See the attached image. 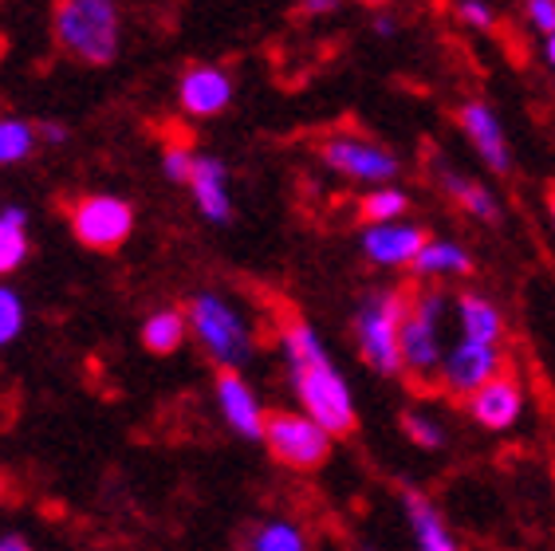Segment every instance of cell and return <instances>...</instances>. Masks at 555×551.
<instances>
[{
  "mask_svg": "<svg viewBox=\"0 0 555 551\" xmlns=\"http://www.w3.org/2000/svg\"><path fill=\"white\" fill-rule=\"evenodd\" d=\"M280 355H284V367H288V382L296 390L299 413H308L311 422L323 425L332 437H351L354 425H359L351 386L335 367L323 335L296 311H288L284 323H280Z\"/></svg>",
  "mask_w": 555,
  "mask_h": 551,
  "instance_id": "obj_1",
  "label": "cell"
},
{
  "mask_svg": "<svg viewBox=\"0 0 555 551\" xmlns=\"http://www.w3.org/2000/svg\"><path fill=\"white\" fill-rule=\"evenodd\" d=\"M52 40L83 67H111L122 48V16L115 0H55Z\"/></svg>",
  "mask_w": 555,
  "mask_h": 551,
  "instance_id": "obj_2",
  "label": "cell"
},
{
  "mask_svg": "<svg viewBox=\"0 0 555 551\" xmlns=\"http://www.w3.org/2000/svg\"><path fill=\"white\" fill-rule=\"evenodd\" d=\"M406 287H374L354 308V347L359 359L383 379L402 374V323H406Z\"/></svg>",
  "mask_w": 555,
  "mask_h": 551,
  "instance_id": "obj_3",
  "label": "cell"
},
{
  "mask_svg": "<svg viewBox=\"0 0 555 551\" xmlns=\"http://www.w3.org/2000/svg\"><path fill=\"white\" fill-rule=\"evenodd\" d=\"M185 323L197 347L217 362V371H241L257 355V335L245 311L221 292H197L185 304Z\"/></svg>",
  "mask_w": 555,
  "mask_h": 551,
  "instance_id": "obj_4",
  "label": "cell"
},
{
  "mask_svg": "<svg viewBox=\"0 0 555 551\" xmlns=\"http://www.w3.org/2000/svg\"><path fill=\"white\" fill-rule=\"evenodd\" d=\"M446 308L449 299L438 287L410 292L406 323H402V374L417 386L438 382L441 359H446Z\"/></svg>",
  "mask_w": 555,
  "mask_h": 551,
  "instance_id": "obj_5",
  "label": "cell"
},
{
  "mask_svg": "<svg viewBox=\"0 0 555 551\" xmlns=\"http://www.w3.org/2000/svg\"><path fill=\"white\" fill-rule=\"evenodd\" d=\"M260 441H264L268 457H272L276 465L296 469V473H315V469H323L335 446V437L299 410L268 413L264 437H260Z\"/></svg>",
  "mask_w": 555,
  "mask_h": 551,
  "instance_id": "obj_6",
  "label": "cell"
},
{
  "mask_svg": "<svg viewBox=\"0 0 555 551\" xmlns=\"http://www.w3.org/2000/svg\"><path fill=\"white\" fill-rule=\"evenodd\" d=\"M67 225L83 248L115 253L134 233V205L115 193H83L67 205Z\"/></svg>",
  "mask_w": 555,
  "mask_h": 551,
  "instance_id": "obj_7",
  "label": "cell"
},
{
  "mask_svg": "<svg viewBox=\"0 0 555 551\" xmlns=\"http://www.w3.org/2000/svg\"><path fill=\"white\" fill-rule=\"evenodd\" d=\"M320 162L327 166L332 174L347 181H359V185H390L398 178V154L395 150H386L383 142H371V138H359V134H332L320 142Z\"/></svg>",
  "mask_w": 555,
  "mask_h": 551,
  "instance_id": "obj_8",
  "label": "cell"
},
{
  "mask_svg": "<svg viewBox=\"0 0 555 551\" xmlns=\"http://www.w3.org/2000/svg\"><path fill=\"white\" fill-rule=\"evenodd\" d=\"M496 374H504V350L489 347V343H473V339H457L453 347H446V359H441L438 371V386L449 398H469L492 382Z\"/></svg>",
  "mask_w": 555,
  "mask_h": 551,
  "instance_id": "obj_9",
  "label": "cell"
},
{
  "mask_svg": "<svg viewBox=\"0 0 555 551\" xmlns=\"http://www.w3.org/2000/svg\"><path fill=\"white\" fill-rule=\"evenodd\" d=\"M457 127H461V134L469 138V146L477 150V158H481L492 174L513 170V142H508L504 118L496 115L485 99H465V103L457 106Z\"/></svg>",
  "mask_w": 555,
  "mask_h": 551,
  "instance_id": "obj_10",
  "label": "cell"
},
{
  "mask_svg": "<svg viewBox=\"0 0 555 551\" xmlns=\"http://www.w3.org/2000/svg\"><path fill=\"white\" fill-rule=\"evenodd\" d=\"M214 398L221 410L224 425L245 441H260L264 437V418L268 410L260 406L257 390L248 386V379L241 371H217L214 374Z\"/></svg>",
  "mask_w": 555,
  "mask_h": 551,
  "instance_id": "obj_11",
  "label": "cell"
},
{
  "mask_svg": "<svg viewBox=\"0 0 555 551\" xmlns=\"http://www.w3.org/2000/svg\"><path fill=\"white\" fill-rule=\"evenodd\" d=\"M426 241H429L426 229L410 221L363 225V233H359V248L378 268H414L417 253L426 248Z\"/></svg>",
  "mask_w": 555,
  "mask_h": 551,
  "instance_id": "obj_12",
  "label": "cell"
},
{
  "mask_svg": "<svg viewBox=\"0 0 555 551\" xmlns=\"http://www.w3.org/2000/svg\"><path fill=\"white\" fill-rule=\"evenodd\" d=\"M236 87L233 75L217 64H193L178 79V106H182L190 118H214L221 111H229Z\"/></svg>",
  "mask_w": 555,
  "mask_h": 551,
  "instance_id": "obj_13",
  "label": "cell"
},
{
  "mask_svg": "<svg viewBox=\"0 0 555 551\" xmlns=\"http://www.w3.org/2000/svg\"><path fill=\"white\" fill-rule=\"evenodd\" d=\"M461 406H465V413H469L481 430H489V434H504V430H513V425L520 422L524 390L513 374H496V379L485 382L481 390L469 394Z\"/></svg>",
  "mask_w": 555,
  "mask_h": 551,
  "instance_id": "obj_14",
  "label": "cell"
},
{
  "mask_svg": "<svg viewBox=\"0 0 555 551\" xmlns=\"http://www.w3.org/2000/svg\"><path fill=\"white\" fill-rule=\"evenodd\" d=\"M190 193L193 205L202 209L209 225H229L233 221V190H229V166L214 154H197L190 174Z\"/></svg>",
  "mask_w": 555,
  "mask_h": 551,
  "instance_id": "obj_15",
  "label": "cell"
},
{
  "mask_svg": "<svg viewBox=\"0 0 555 551\" xmlns=\"http://www.w3.org/2000/svg\"><path fill=\"white\" fill-rule=\"evenodd\" d=\"M402 509H406L417 551H461V543L453 540L449 524L441 520L438 504H434L422 488H406V492H402Z\"/></svg>",
  "mask_w": 555,
  "mask_h": 551,
  "instance_id": "obj_16",
  "label": "cell"
},
{
  "mask_svg": "<svg viewBox=\"0 0 555 551\" xmlns=\"http://www.w3.org/2000/svg\"><path fill=\"white\" fill-rule=\"evenodd\" d=\"M453 316H457L461 339L501 347V339H504V311L496 308L489 296H481V292H461V296L453 299Z\"/></svg>",
  "mask_w": 555,
  "mask_h": 551,
  "instance_id": "obj_17",
  "label": "cell"
},
{
  "mask_svg": "<svg viewBox=\"0 0 555 551\" xmlns=\"http://www.w3.org/2000/svg\"><path fill=\"white\" fill-rule=\"evenodd\" d=\"M236 551H311V536L292 516H264L248 524Z\"/></svg>",
  "mask_w": 555,
  "mask_h": 551,
  "instance_id": "obj_18",
  "label": "cell"
},
{
  "mask_svg": "<svg viewBox=\"0 0 555 551\" xmlns=\"http://www.w3.org/2000/svg\"><path fill=\"white\" fill-rule=\"evenodd\" d=\"M441 190L449 193V202L457 205L461 213H469L473 221H481V225L501 221V202L492 197L489 185H481V181L469 178V174L441 170Z\"/></svg>",
  "mask_w": 555,
  "mask_h": 551,
  "instance_id": "obj_19",
  "label": "cell"
},
{
  "mask_svg": "<svg viewBox=\"0 0 555 551\" xmlns=\"http://www.w3.org/2000/svg\"><path fill=\"white\" fill-rule=\"evenodd\" d=\"M473 256L469 248H461L457 241H446V236H429L426 248L417 253L414 260V272L422 276V280H446V276H473Z\"/></svg>",
  "mask_w": 555,
  "mask_h": 551,
  "instance_id": "obj_20",
  "label": "cell"
},
{
  "mask_svg": "<svg viewBox=\"0 0 555 551\" xmlns=\"http://www.w3.org/2000/svg\"><path fill=\"white\" fill-rule=\"evenodd\" d=\"M185 335H190V323H185V311H178V308H158L142 319V347H146L150 355H162V359H166V355H178Z\"/></svg>",
  "mask_w": 555,
  "mask_h": 551,
  "instance_id": "obj_21",
  "label": "cell"
},
{
  "mask_svg": "<svg viewBox=\"0 0 555 551\" xmlns=\"http://www.w3.org/2000/svg\"><path fill=\"white\" fill-rule=\"evenodd\" d=\"M28 248H33V241H28V213L21 205H4L0 209V280L28 260Z\"/></svg>",
  "mask_w": 555,
  "mask_h": 551,
  "instance_id": "obj_22",
  "label": "cell"
},
{
  "mask_svg": "<svg viewBox=\"0 0 555 551\" xmlns=\"http://www.w3.org/2000/svg\"><path fill=\"white\" fill-rule=\"evenodd\" d=\"M40 146L36 123H24L16 115H0V166H21Z\"/></svg>",
  "mask_w": 555,
  "mask_h": 551,
  "instance_id": "obj_23",
  "label": "cell"
},
{
  "mask_svg": "<svg viewBox=\"0 0 555 551\" xmlns=\"http://www.w3.org/2000/svg\"><path fill=\"white\" fill-rule=\"evenodd\" d=\"M410 209V193H402L398 185H378V190H366L363 202H359V217L363 225H390L402 221Z\"/></svg>",
  "mask_w": 555,
  "mask_h": 551,
  "instance_id": "obj_24",
  "label": "cell"
},
{
  "mask_svg": "<svg viewBox=\"0 0 555 551\" xmlns=\"http://www.w3.org/2000/svg\"><path fill=\"white\" fill-rule=\"evenodd\" d=\"M402 434H406L417 449H426V453H434V449L446 446V425H441L434 413L406 410L402 413Z\"/></svg>",
  "mask_w": 555,
  "mask_h": 551,
  "instance_id": "obj_25",
  "label": "cell"
},
{
  "mask_svg": "<svg viewBox=\"0 0 555 551\" xmlns=\"http://www.w3.org/2000/svg\"><path fill=\"white\" fill-rule=\"evenodd\" d=\"M24 331V299L12 284H0V350L21 339Z\"/></svg>",
  "mask_w": 555,
  "mask_h": 551,
  "instance_id": "obj_26",
  "label": "cell"
},
{
  "mask_svg": "<svg viewBox=\"0 0 555 551\" xmlns=\"http://www.w3.org/2000/svg\"><path fill=\"white\" fill-rule=\"evenodd\" d=\"M193 162H197V150L190 142H170L162 150V174L173 181V185H190Z\"/></svg>",
  "mask_w": 555,
  "mask_h": 551,
  "instance_id": "obj_27",
  "label": "cell"
},
{
  "mask_svg": "<svg viewBox=\"0 0 555 551\" xmlns=\"http://www.w3.org/2000/svg\"><path fill=\"white\" fill-rule=\"evenodd\" d=\"M453 16H457L469 33H492L496 28V9L489 0H457L453 4Z\"/></svg>",
  "mask_w": 555,
  "mask_h": 551,
  "instance_id": "obj_28",
  "label": "cell"
},
{
  "mask_svg": "<svg viewBox=\"0 0 555 551\" xmlns=\"http://www.w3.org/2000/svg\"><path fill=\"white\" fill-rule=\"evenodd\" d=\"M524 16H528V28L540 36L555 33V0H524Z\"/></svg>",
  "mask_w": 555,
  "mask_h": 551,
  "instance_id": "obj_29",
  "label": "cell"
},
{
  "mask_svg": "<svg viewBox=\"0 0 555 551\" xmlns=\"http://www.w3.org/2000/svg\"><path fill=\"white\" fill-rule=\"evenodd\" d=\"M36 138H40V142H48V146H64L72 134H67L64 123H36Z\"/></svg>",
  "mask_w": 555,
  "mask_h": 551,
  "instance_id": "obj_30",
  "label": "cell"
},
{
  "mask_svg": "<svg viewBox=\"0 0 555 551\" xmlns=\"http://www.w3.org/2000/svg\"><path fill=\"white\" fill-rule=\"evenodd\" d=\"M339 4H343V0H299L304 16H332Z\"/></svg>",
  "mask_w": 555,
  "mask_h": 551,
  "instance_id": "obj_31",
  "label": "cell"
},
{
  "mask_svg": "<svg viewBox=\"0 0 555 551\" xmlns=\"http://www.w3.org/2000/svg\"><path fill=\"white\" fill-rule=\"evenodd\" d=\"M374 33L383 36V40H390V36L398 33V24H395V16H390V12H378V16H374Z\"/></svg>",
  "mask_w": 555,
  "mask_h": 551,
  "instance_id": "obj_32",
  "label": "cell"
},
{
  "mask_svg": "<svg viewBox=\"0 0 555 551\" xmlns=\"http://www.w3.org/2000/svg\"><path fill=\"white\" fill-rule=\"evenodd\" d=\"M0 551H33V543L16 536V531H9V536H0Z\"/></svg>",
  "mask_w": 555,
  "mask_h": 551,
  "instance_id": "obj_33",
  "label": "cell"
},
{
  "mask_svg": "<svg viewBox=\"0 0 555 551\" xmlns=\"http://www.w3.org/2000/svg\"><path fill=\"white\" fill-rule=\"evenodd\" d=\"M544 60H547V67L555 72V33L544 36Z\"/></svg>",
  "mask_w": 555,
  "mask_h": 551,
  "instance_id": "obj_34",
  "label": "cell"
},
{
  "mask_svg": "<svg viewBox=\"0 0 555 551\" xmlns=\"http://www.w3.org/2000/svg\"><path fill=\"white\" fill-rule=\"evenodd\" d=\"M547 217H552V233H555V190L547 193Z\"/></svg>",
  "mask_w": 555,
  "mask_h": 551,
  "instance_id": "obj_35",
  "label": "cell"
},
{
  "mask_svg": "<svg viewBox=\"0 0 555 551\" xmlns=\"http://www.w3.org/2000/svg\"><path fill=\"white\" fill-rule=\"evenodd\" d=\"M359 4H366V9H386L390 0H359Z\"/></svg>",
  "mask_w": 555,
  "mask_h": 551,
  "instance_id": "obj_36",
  "label": "cell"
},
{
  "mask_svg": "<svg viewBox=\"0 0 555 551\" xmlns=\"http://www.w3.org/2000/svg\"><path fill=\"white\" fill-rule=\"evenodd\" d=\"M9 500V480H4V473H0V504Z\"/></svg>",
  "mask_w": 555,
  "mask_h": 551,
  "instance_id": "obj_37",
  "label": "cell"
}]
</instances>
